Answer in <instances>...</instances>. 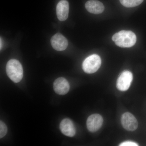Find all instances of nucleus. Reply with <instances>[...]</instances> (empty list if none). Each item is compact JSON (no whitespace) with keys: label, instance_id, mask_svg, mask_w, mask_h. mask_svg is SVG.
<instances>
[{"label":"nucleus","instance_id":"f257e3e1","mask_svg":"<svg viewBox=\"0 0 146 146\" xmlns=\"http://www.w3.org/2000/svg\"><path fill=\"white\" fill-rule=\"evenodd\" d=\"M112 39L115 44L121 48H130L136 44V36L130 31H121L113 35Z\"/></svg>","mask_w":146,"mask_h":146},{"label":"nucleus","instance_id":"f03ea898","mask_svg":"<svg viewBox=\"0 0 146 146\" xmlns=\"http://www.w3.org/2000/svg\"><path fill=\"white\" fill-rule=\"evenodd\" d=\"M6 72L9 78L15 83L21 81L23 76V70L21 63L16 59L9 60L6 65Z\"/></svg>","mask_w":146,"mask_h":146},{"label":"nucleus","instance_id":"7ed1b4c3","mask_svg":"<svg viewBox=\"0 0 146 146\" xmlns=\"http://www.w3.org/2000/svg\"><path fill=\"white\" fill-rule=\"evenodd\" d=\"M102 60L98 55H91L86 58L82 63V69L85 73L93 74L98 70L101 65Z\"/></svg>","mask_w":146,"mask_h":146},{"label":"nucleus","instance_id":"20e7f679","mask_svg":"<svg viewBox=\"0 0 146 146\" xmlns=\"http://www.w3.org/2000/svg\"><path fill=\"white\" fill-rule=\"evenodd\" d=\"M133 80V75L129 71H124L121 74L117 82V87L120 91H125L129 89Z\"/></svg>","mask_w":146,"mask_h":146},{"label":"nucleus","instance_id":"39448f33","mask_svg":"<svg viewBox=\"0 0 146 146\" xmlns=\"http://www.w3.org/2000/svg\"><path fill=\"white\" fill-rule=\"evenodd\" d=\"M121 122L123 127L128 131H134L138 128V121L135 117L129 112H125L123 114Z\"/></svg>","mask_w":146,"mask_h":146},{"label":"nucleus","instance_id":"423d86ee","mask_svg":"<svg viewBox=\"0 0 146 146\" xmlns=\"http://www.w3.org/2000/svg\"><path fill=\"white\" fill-rule=\"evenodd\" d=\"M103 119L101 115L95 114L90 115L86 121V126L88 130L95 132L99 130L102 125Z\"/></svg>","mask_w":146,"mask_h":146},{"label":"nucleus","instance_id":"0eeeda50","mask_svg":"<svg viewBox=\"0 0 146 146\" xmlns=\"http://www.w3.org/2000/svg\"><path fill=\"white\" fill-rule=\"evenodd\" d=\"M51 44L54 50L61 51L64 50L68 47V40L60 33L54 35L51 39Z\"/></svg>","mask_w":146,"mask_h":146},{"label":"nucleus","instance_id":"6e6552de","mask_svg":"<svg viewBox=\"0 0 146 146\" xmlns=\"http://www.w3.org/2000/svg\"><path fill=\"white\" fill-rule=\"evenodd\" d=\"M53 88L56 94L64 95L69 91L70 84L66 79L63 77L58 78L54 82Z\"/></svg>","mask_w":146,"mask_h":146},{"label":"nucleus","instance_id":"1a4fd4ad","mask_svg":"<svg viewBox=\"0 0 146 146\" xmlns=\"http://www.w3.org/2000/svg\"><path fill=\"white\" fill-rule=\"evenodd\" d=\"M56 15L59 21H64L68 18L69 12V4L66 0H62L56 6Z\"/></svg>","mask_w":146,"mask_h":146},{"label":"nucleus","instance_id":"9d476101","mask_svg":"<svg viewBox=\"0 0 146 146\" xmlns=\"http://www.w3.org/2000/svg\"><path fill=\"white\" fill-rule=\"evenodd\" d=\"M60 128L61 132L65 136L72 137L76 134V130L75 126L71 120L64 119L61 121Z\"/></svg>","mask_w":146,"mask_h":146},{"label":"nucleus","instance_id":"9b49d317","mask_svg":"<svg viewBox=\"0 0 146 146\" xmlns=\"http://www.w3.org/2000/svg\"><path fill=\"white\" fill-rule=\"evenodd\" d=\"M85 6L86 10L94 14H100L104 10V6L102 3L97 0L88 1L85 4Z\"/></svg>","mask_w":146,"mask_h":146},{"label":"nucleus","instance_id":"f8f14e48","mask_svg":"<svg viewBox=\"0 0 146 146\" xmlns=\"http://www.w3.org/2000/svg\"><path fill=\"white\" fill-rule=\"evenodd\" d=\"M123 6L126 7H133L140 5L144 0H119Z\"/></svg>","mask_w":146,"mask_h":146},{"label":"nucleus","instance_id":"ddd939ff","mask_svg":"<svg viewBox=\"0 0 146 146\" xmlns=\"http://www.w3.org/2000/svg\"><path fill=\"white\" fill-rule=\"evenodd\" d=\"M7 132V128L3 121L0 122V138L4 137Z\"/></svg>","mask_w":146,"mask_h":146},{"label":"nucleus","instance_id":"4468645a","mask_svg":"<svg viewBox=\"0 0 146 146\" xmlns=\"http://www.w3.org/2000/svg\"><path fill=\"white\" fill-rule=\"evenodd\" d=\"M138 145V144L132 141H126L122 143L119 145L120 146H137Z\"/></svg>","mask_w":146,"mask_h":146},{"label":"nucleus","instance_id":"2eb2a0df","mask_svg":"<svg viewBox=\"0 0 146 146\" xmlns=\"http://www.w3.org/2000/svg\"><path fill=\"white\" fill-rule=\"evenodd\" d=\"M1 41H2V40H1V47H2V46H1V44H2V42H1Z\"/></svg>","mask_w":146,"mask_h":146}]
</instances>
